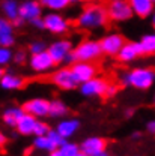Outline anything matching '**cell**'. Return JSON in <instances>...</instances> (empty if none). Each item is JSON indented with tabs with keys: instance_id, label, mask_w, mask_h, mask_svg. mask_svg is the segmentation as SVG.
Instances as JSON below:
<instances>
[{
	"instance_id": "33",
	"label": "cell",
	"mask_w": 155,
	"mask_h": 156,
	"mask_svg": "<svg viewBox=\"0 0 155 156\" xmlns=\"http://www.w3.org/2000/svg\"><path fill=\"white\" fill-rule=\"evenodd\" d=\"M119 92V86L116 83H107V87L104 90V96L105 98H115Z\"/></svg>"
},
{
	"instance_id": "16",
	"label": "cell",
	"mask_w": 155,
	"mask_h": 156,
	"mask_svg": "<svg viewBox=\"0 0 155 156\" xmlns=\"http://www.w3.org/2000/svg\"><path fill=\"white\" fill-rule=\"evenodd\" d=\"M26 86V78L17 72H3L0 77V89L6 92H15L21 90Z\"/></svg>"
},
{
	"instance_id": "24",
	"label": "cell",
	"mask_w": 155,
	"mask_h": 156,
	"mask_svg": "<svg viewBox=\"0 0 155 156\" xmlns=\"http://www.w3.org/2000/svg\"><path fill=\"white\" fill-rule=\"evenodd\" d=\"M69 113L68 105L62 101V99H53L50 101V107H48V117L53 119H63Z\"/></svg>"
},
{
	"instance_id": "13",
	"label": "cell",
	"mask_w": 155,
	"mask_h": 156,
	"mask_svg": "<svg viewBox=\"0 0 155 156\" xmlns=\"http://www.w3.org/2000/svg\"><path fill=\"white\" fill-rule=\"evenodd\" d=\"M107 144H109V143H107L105 138L94 135V136L84 138L78 147H80V152H81V153H84V155H87V156H94V155H97V153L105 152Z\"/></svg>"
},
{
	"instance_id": "15",
	"label": "cell",
	"mask_w": 155,
	"mask_h": 156,
	"mask_svg": "<svg viewBox=\"0 0 155 156\" xmlns=\"http://www.w3.org/2000/svg\"><path fill=\"white\" fill-rule=\"evenodd\" d=\"M115 57L124 65L136 62L138 57H142V51H140V47H138L137 41H125V44L120 47V50L117 51V54Z\"/></svg>"
},
{
	"instance_id": "31",
	"label": "cell",
	"mask_w": 155,
	"mask_h": 156,
	"mask_svg": "<svg viewBox=\"0 0 155 156\" xmlns=\"http://www.w3.org/2000/svg\"><path fill=\"white\" fill-rule=\"evenodd\" d=\"M27 53L24 50H18V51H14V57H12V62L15 65H26L27 63Z\"/></svg>"
},
{
	"instance_id": "29",
	"label": "cell",
	"mask_w": 155,
	"mask_h": 156,
	"mask_svg": "<svg viewBox=\"0 0 155 156\" xmlns=\"http://www.w3.org/2000/svg\"><path fill=\"white\" fill-rule=\"evenodd\" d=\"M50 131V126H48V123H45V122H42L41 119L36 120V123H35V128H33V134L32 135L35 136H41V135H47V132Z\"/></svg>"
},
{
	"instance_id": "30",
	"label": "cell",
	"mask_w": 155,
	"mask_h": 156,
	"mask_svg": "<svg viewBox=\"0 0 155 156\" xmlns=\"http://www.w3.org/2000/svg\"><path fill=\"white\" fill-rule=\"evenodd\" d=\"M47 50V45L44 41H33L30 45H29V53L30 54H36V53H42Z\"/></svg>"
},
{
	"instance_id": "17",
	"label": "cell",
	"mask_w": 155,
	"mask_h": 156,
	"mask_svg": "<svg viewBox=\"0 0 155 156\" xmlns=\"http://www.w3.org/2000/svg\"><path fill=\"white\" fill-rule=\"evenodd\" d=\"M15 27L5 17H0V45L2 47H14L15 45Z\"/></svg>"
},
{
	"instance_id": "2",
	"label": "cell",
	"mask_w": 155,
	"mask_h": 156,
	"mask_svg": "<svg viewBox=\"0 0 155 156\" xmlns=\"http://www.w3.org/2000/svg\"><path fill=\"white\" fill-rule=\"evenodd\" d=\"M120 83L136 90H149L155 83V71L151 66H137L120 74Z\"/></svg>"
},
{
	"instance_id": "8",
	"label": "cell",
	"mask_w": 155,
	"mask_h": 156,
	"mask_svg": "<svg viewBox=\"0 0 155 156\" xmlns=\"http://www.w3.org/2000/svg\"><path fill=\"white\" fill-rule=\"evenodd\" d=\"M51 83L62 89V90H76L78 87V83L76 81V78L71 72V68L69 66H62L56 71H53L51 74Z\"/></svg>"
},
{
	"instance_id": "21",
	"label": "cell",
	"mask_w": 155,
	"mask_h": 156,
	"mask_svg": "<svg viewBox=\"0 0 155 156\" xmlns=\"http://www.w3.org/2000/svg\"><path fill=\"white\" fill-rule=\"evenodd\" d=\"M23 114H24V111H23L21 107L12 105V107H8V108L3 111L2 120H3V123H5L8 128H15L17 122L20 120V117L23 116Z\"/></svg>"
},
{
	"instance_id": "28",
	"label": "cell",
	"mask_w": 155,
	"mask_h": 156,
	"mask_svg": "<svg viewBox=\"0 0 155 156\" xmlns=\"http://www.w3.org/2000/svg\"><path fill=\"white\" fill-rule=\"evenodd\" d=\"M12 57H14V50L11 47L0 45V68L2 69H5L8 65L12 63Z\"/></svg>"
},
{
	"instance_id": "26",
	"label": "cell",
	"mask_w": 155,
	"mask_h": 156,
	"mask_svg": "<svg viewBox=\"0 0 155 156\" xmlns=\"http://www.w3.org/2000/svg\"><path fill=\"white\" fill-rule=\"evenodd\" d=\"M33 147L36 150H41V152H47V153H51L56 147V144L51 141V138L48 135H41V136H35L33 140Z\"/></svg>"
},
{
	"instance_id": "5",
	"label": "cell",
	"mask_w": 155,
	"mask_h": 156,
	"mask_svg": "<svg viewBox=\"0 0 155 156\" xmlns=\"http://www.w3.org/2000/svg\"><path fill=\"white\" fill-rule=\"evenodd\" d=\"M104 8H105L109 21H113V23H125L134 17L128 0H109Z\"/></svg>"
},
{
	"instance_id": "41",
	"label": "cell",
	"mask_w": 155,
	"mask_h": 156,
	"mask_svg": "<svg viewBox=\"0 0 155 156\" xmlns=\"http://www.w3.org/2000/svg\"><path fill=\"white\" fill-rule=\"evenodd\" d=\"M81 2H84V0H69V3H81Z\"/></svg>"
},
{
	"instance_id": "35",
	"label": "cell",
	"mask_w": 155,
	"mask_h": 156,
	"mask_svg": "<svg viewBox=\"0 0 155 156\" xmlns=\"http://www.w3.org/2000/svg\"><path fill=\"white\" fill-rule=\"evenodd\" d=\"M146 131H148L149 134H154L155 132V122L154 120H149V122L146 123Z\"/></svg>"
},
{
	"instance_id": "7",
	"label": "cell",
	"mask_w": 155,
	"mask_h": 156,
	"mask_svg": "<svg viewBox=\"0 0 155 156\" xmlns=\"http://www.w3.org/2000/svg\"><path fill=\"white\" fill-rule=\"evenodd\" d=\"M107 80L102 77H92L90 80L78 84V92L83 95L84 98H101L104 96V90L107 87Z\"/></svg>"
},
{
	"instance_id": "44",
	"label": "cell",
	"mask_w": 155,
	"mask_h": 156,
	"mask_svg": "<svg viewBox=\"0 0 155 156\" xmlns=\"http://www.w3.org/2000/svg\"><path fill=\"white\" fill-rule=\"evenodd\" d=\"M0 149H2V147H0Z\"/></svg>"
},
{
	"instance_id": "1",
	"label": "cell",
	"mask_w": 155,
	"mask_h": 156,
	"mask_svg": "<svg viewBox=\"0 0 155 156\" xmlns=\"http://www.w3.org/2000/svg\"><path fill=\"white\" fill-rule=\"evenodd\" d=\"M109 24V17L104 5L101 3H89L86 5L77 17V26L81 30L95 32L101 30Z\"/></svg>"
},
{
	"instance_id": "32",
	"label": "cell",
	"mask_w": 155,
	"mask_h": 156,
	"mask_svg": "<svg viewBox=\"0 0 155 156\" xmlns=\"http://www.w3.org/2000/svg\"><path fill=\"white\" fill-rule=\"evenodd\" d=\"M47 135H48L50 138H51V141H53V143L56 144V147H59V146H62V144H63V143L66 141V140H65L63 136H60V135H59V134H57V131H56V129H51V128H50V131L47 132Z\"/></svg>"
},
{
	"instance_id": "4",
	"label": "cell",
	"mask_w": 155,
	"mask_h": 156,
	"mask_svg": "<svg viewBox=\"0 0 155 156\" xmlns=\"http://www.w3.org/2000/svg\"><path fill=\"white\" fill-rule=\"evenodd\" d=\"M41 18H42V23H44V30L50 32L51 35L62 36V35H66L71 29V24H69L68 18L63 17L60 12L50 11L45 15H42Z\"/></svg>"
},
{
	"instance_id": "42",
	"label": "cell",
	"mask_w": 155,
	"mask_h": 156,
	"mask_svg": "<svg viewBox=\"0 0 155 156\" xmlns=\"http://www.w3.org/2000/svg\"><path fill=\"white\" fill-rule=\"evenodd\" d=\"M76 156H87V155H84V153H81V152H78V153H77V155H76Z\"/></svg>"
},
{
	"instance_id": "22",
	"label": "cell",
	"mask_w": 155,
	"mask_h": 156,
	"mask_svg": "<svg viewBox=\"0 0 155 156\" xmlns=\"http://www.w3.org/2000/svg\"><path fill=\"white\" fill-rule=\"evenodd\" d=\"M142 56H154L155 54V35L151 33H145L142 38L137 41Z\"/></svg>"
},
{
	"instance_id": "39",
	"label": "cell",
	"mask_w": 155,
	"mask_h": 156,
	"mask_svg": "<svg viewBox=\"0 0 155 156\" xmlns=\"http://www.w3.org/2000/svg\"><path fill=\"white\" fill-rule=\"evenodd\" d=\"M133 138H134V140H138V138H140V132H134V134H133Z\"/></svg>"
},
{
	"instance_id": "6",
	"label": "cell",
	"mask_w": 155,
	"mask_h": 156,
	"mask_svg": "<svg viewBox=\"0 0 155 156\" xmlns=\"http://www.w3.org/2000/svg\"><path fill=\"white\" fill-rule=\"evenodd\" d=\"M72 42L69 39L60 38L53 41L50 45H47V53L50 54V57L53 58V62L56 65H63L65 58L69 56V53L72 51Z\"/></svg>"
},
{
	"instance_id": "19",
	"label": "cell",
	"mask_w": 155,
	"mask_h": 156,
	"mask_svg": "<svg viewBox=\"0 0 155 156\" xmlns=\"http://www.w3.org/2000/svg\"><path fill=\"white\" fill-rule=\"evenodd\" d=\"M133 15L138 18H149L154 14V0H128Z\"/></svg>"
},
{
	"instance_id": "18",
	"label": "cell",
	"mask_w": 155,
	"mask_h": 156,
	"mask_svg": "<svg viewBox=\"0 0 155 156\" xmlns=\"http://www.w3.org/2000/svg\"><path fill=\"white\" fill-rule=\"evenodd\" d=\"M54 129L57 131L60 136H63L65 140H69L80 129V120L74 119V117H63V119H60V122Z\"/></svg>"
},
{
	"instance_id": "11",
	"label": "cell",
	"mask_w": 155,
	"mask_h": 156,
	"mask_svg": "<svg viewBox=\"0 0 155 156\" xmlns=\"http://www.w3.org/2000/svg\"><path fill=\"white\" fill-rule=\"evenodd\" d=\"M48 107H50V101L45 98H32L21 105L24 113L36 119H44L48 116Z\"/></svg>"
},
{
	"instance_id": "14",
	"label": "cell",
	"mask_w": 155,
	"mask_h": 156,
	"mask_svg": "<svg viewBox=\"0 0 155 156\" xmlns=\"http://www.w3.org/2000/svg\"><path fill=\"white\" fill-rule=\"evenodd\" d=\"M42 9L38 0H24L18 6V17L24 23H30L32 20L42 17Z\"/></svg>"
},
{
	"instance_id": "10",
	"label": "cell",
	"mask_w": 155,
	"mask_h": 156,
	"mask_svg": "<svg viewBox=\"0 0 155 156\" xmlns=\"http://www.w3.org/2000/svg\"><path fill=\"white\" fill-rule=\"evenodd\" d=\"M27 62H29V68L35 74H39V75L51 72L54 69V66H56V63L53 62V58L50 57V54L47 53V50L42 51V53L30 54V57L27 58Z\"/></svg>"
},
{
	"instance_id": "23",
	"label": "cell",
	"mask_w": 155,
	"mask_h": 156,
	"mask_svg": "<svg viewBox=\"0 0 155 156\" xmlns=\"http://www.w3.org/2000/svg\"><path fill=\"white\" fill-rule=\"evenodd\" d=\"M18 6L20 3L17 0H2V3H0L2 17H5L9 21H14L18 17Z\"/></svg>"
},
{
	"instance_id": "37",
	"label": "cell",
	"mask_w": 155,
	"mask_h": 156,
	"mask_svg": "<svg viewBox=\"0 0 155 156\" xmlns=\"http://www.w3.org/2000/svg\"><path fill=\"white\" fill-rule=\"evenodd\" d=\"M6 143H8V136L5 135L3 132H0V147H3Z\"/></svg>"
},
{
	"instance_id": "43",
	"label": "cell",
	"mask_w": 155,
	"mask_h": 156,
	"mask_svg": "<svg viewBox=\"0 0 155 156\" xmlns=\"http://www.w3.org/2000/svg\"><path fill=\"white\" fill-rule=\"evenodd\" d=\"M3 72H5V71H3V69L0 68V77H2V74H3Z\"/></svg>"
},
{
	"instance_id": "38",
	"label": "cell",
	"mask_w": 155,
	"mask_h": 156,
	"mask_svg": "<svg viewBox=\"0 0 155 156\" xmlns=\"http://www.w3.org/2000/svg\"><path fill=\"white\" fill-rule=\"evenodd\" d=\"M133 111H134L133 108H130V110H127V116H128V117H131V116H133Z\"/></svg>"
},
{
	"instance_id": "20",
	"label": "cell",
	"mask_w": 155,
	"mask_h": 156,
	"mask_svg": "<svg viewBox=\"0 0 155 156\" xmlns=\"http://www.w3.org/2000/svg\"><path fill=\"white\" fill-rule=\"evenodd\" d=\"M36 117L30 116L27 113H24L23 116L20 117V120L17 122L15 125V129L18 132L20 135H24V136H29L33 134V128H35V123H36Z\"/></svg>"
},
{
	"instance_id": "9",
	"label": "cell",
	"mask_w": 155,
	"mask_h": 156,
	"mask_svg": "<svg viewBox=\"0 0 155 156\" xmlns=\"http://www.w3.org/2000/svg\"><path fill=\"white\" fill-rule=\"evenodd\" d=\"M98 42H99L102 54H105L109 57H115L117 51L120 50V47L125 44V38H124V35H120L117 32H110V33H105L101 39H98Z\"/></svg>"
},
{
	"instance_id": "12",
	"label": "cell",
	"mask_w": 155,
	"mask_h": 156,
	"mask_svg": "<svg viewBox=\"0 0 155 156\" xmlns=\"http://www.w3.org/2000/svg\"><path fill=\"white\" fill-rule=\"evenodd\" d=\"M69 68L78 84L98 75V68L94 62H74Z\"/></svg>"
},
{
	"instance_id": "3",
	"label": "cell",
	"mask_w": 155,
	"mask_h": 156,
	"mask_svg": "<svg viewBox=\"0 0 155 156\" xmlns=\"http://www.w3.org/2000/svg\"><path fill=\"white\" fill-rule=\"evenodd\" d=\"M72 57L76 62H97L98 58H101L102 51L99 47L98 39H83L81 42H78L77 47H72Z\"/></svg>"
},
{
	"instance_id": "25",
	"label": "cell",
	"mask_w": 155,
	"mask_h": 156,
	"mask_svg": "<svg viewBox=\"0 0 155 156\" xmlns=\"http://www.w3.org/2000/svg\"><path fill=\"white\" fill-rule=\"evenodd\" d=\"M78 152H80V147L77 144L66 140L62 146H59L57 149H54L48 156H76Z\"/></svg>"
},
{
	"instance_id": "40",
	"label": "cell",
	"mask_w": 155,
	"mask_h": 156,
	"mask_svg": "<svg viewBox=\"0 0 155 156\" xmlns=\"http://www.w3.org/2000/svg\"><path fill=\"white\" fill-rule=\"evenodd\" d=\"M94 156H109V153L107 152H101V153H97V155H94Z\"/></svg>"
},
{
	"instance_id": "34",
	"label": "cell",
	"mask_w": 155,
	"mask_h": 156,
	"mask_svg": "<svg viewBox=\"0 0 155 156\" xmlns=\"http://www.w3.org/2000/svg\"><path fill=\"white\" fill-rule=\"evenodd\" d=\"M30 24L36 29V30H44V23H42V18L39 17V18H35L30 21Z\"/></svg>"
},
{
	"instance_id": "36",
	"label": "cell",
	"mask_w": 155,
	"mask_h": 156,
	"mask_svg": "<svg viewBox=\"0 0 155 156\" xmlns=\"http://www.w3.org/2000/svg\"><path fill=\"white\" fill-rule=\"evenodd\" d=\"M11 23H12V26H14V27H21V26L24 24V21L20 18V17H17V18L14 20V21H11Z\"/></svg>"
},
{
	"instance_id": "27",
	"label": "cell",
	"mask_w": 155,
	"mask_h": 156,
	"mask_svg": "<svg viewBox=\"0 0 155 156\" xmlns=\"http://www.w3.org/2000/svg\"><path fill=\"white\" fill-rule=\"evenodd\" d=\"M38 2L41 3L42 8L48 11H54V12H60L71 5L69 0H38Z\"/></svg>"
}]
</instances>
